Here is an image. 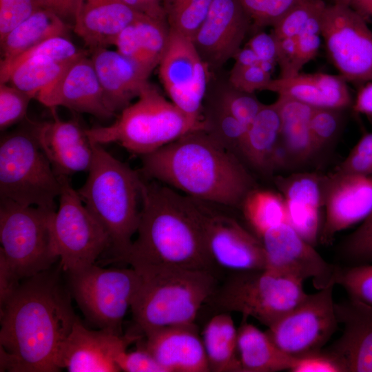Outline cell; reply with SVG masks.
<instances>
[{
  "label": "cell",
  "instance_id": "obj_1",
  "mask_svg": "<svg viewBox=\"0 0 372 372\" xmlns=\"http://www.w3.org/2000/svg\"><path fill=\"white\" fill-rule=\"evenodd\" d=\"M51 269L23 280L1 306V371H61L58 353L78 317Z\"/></svg>",
  "mask_w": 372,
  "mask_h": 372
},
{
  "label": "cell",
  "instance_id": "obj_2",
  "mask_svg": "<svg viewBox=\"0 0 372 372\" xmlns=\"http://www.w3.org/2000/svg\"><path fill=\"white\" fill-rule=\"evenodd\" d=\"M141 158L145 178L203 203L240 208L247 194L257 187L244 162L203 130Z\"/></svg>",
  "mask_w": 372,
  "mask_h": 372
},
{
  "label": "cell",
  "instance_id": "obj_3",
  "mask_svg": "<svg viewBox=\"0 0 372 372\" xmlns=\"http://www.w3.org/2000/svg\"><path fill=\"white\" fill-rule=\"evenodd\" d=\"M154 180H144L137 237L121 263L217 272L205 247L206 206Z\"/></svg>",
  "mask_w": 372,
  "mask_h": 372
},
{
  "label": "cell",
  "instance_id": "obj_4",
  "mask_svg": "<svg viewBox=\"0 0 372 372\" xmlns=\"http://www.w3.org/2000/svg\"><path fill=\"white\" fill-rule=\"evenodd\" d=\"M92 145L93 161L87 178L76 192L108 236L111 257L107 262H122L137 231L144 180L101 145Z\"/></svg>",
  "mask_w": 372,
  "mask_h": 372
},
{
  "label": "cell",
  "instance_id": "obj_5",
  "mask_svg": "<svg viewBox=\"0 0 372 372\" xmlns=\"http://www.w3.org/2000/svg\"><path fill=\"white\" fill-rule=\"evenodd\" d=\"M133 269L141 281L130 309L143 335L163 327L194 324L202 305L219 285L218 276L208 271L162 265Z\"/></svg>",
  "mask_w": 372,
  "mask_h": 372
},
{
  "label": "cell",
  "instance_id": "obj_6",
  "mask_svg": "<svg viewBox=\"0 0 372 372\" xmlns=\"http://www.w3.org/2000/svg\"><path fill=\"white\" fill-rule=\"evenodd\" d=\"M205 129L148 82L137 101L123 109L110 125L86 129L92 143H115L130 153L142 156L193 131Z\"/></svg>",
  "mask_w": 372,
  "mask_h": 372
},
{
  "label": "cell",
  "instance_id": "obj_7",
  "mask_svg": "<svg viewBox=\"0 0 372 372\" xmlns=\"http://www.w3.org/2000/svg\"><path fill=\"white\" fill-rule=\"evenodd\" d=\"M55 174L39 143L35 123L4 135L0 143V196L23 205L56 210L61 192Z\"/></svg>",
  "mask_w": 372,
  "mask_h": 372
},
{
  "label": "cell",
  "instance_id": "obj_8",
  "mask_svg": "<svg viewBox=\"0 0 372 372\" xmlns=\"http://www.w3.org/2000/svg\"><path fill=\"white\" fill-rule=\"evenodd\" d=\"M55 212L1 198L0 263L18 281L51 269L59 260L52 227Z\"/></svg>",
  "mask_w": 372,
  "mask_h": 372
},
{
  "label": "cell",
  "instance_id": "obj_9",
  "mask_svg": "<svg viewBox=\"0 0 372 372\" xmlns=\"http://www.w3.org/2000/svg\"><path fill=\"white\" fill-rule=\"evenodd\" d=\"M307 296L303 283L267 269L230 273L207 303L219 312H239L271 327Z\"/></svg>",
  "mask_w": 372,
  "mask_h": 372
},
{
  "label": "cell",
  "instance_id": "obj_10",
  "mask_svg": "<svg viewBox=\"0 0 372 372\" xmlns=\"http://www.w3.org/2000/svg\"><path fill=\"white\" fill-rule=\"evenodd\" d=\"M69 290L85 320L98 329L123 335L122 324L140 284L132 268L96 264L68 273Z\"/></svg>",
  "mask_w": 372,
  "mask_h": 372
},
{
  "label": "cell",
  "instance_id": "obj_11",
  "mask_svg": "<svg viewBox=\"0 0 372 372\" xmlns=\"http://www.w3.org/2000/svg\"><path fill=\"white\" fill-rule=\"evenodd\" d=\"M61 192L53 219L59 267L66 273L96 264L110 247L108 236L86 208L68 177H59Z\"/></svg>",
  "mask_w": 372,
  "mask_h": 372
},
{
  "label": "cell",
  "instance_id": "obj_12",
  "mask_svg": "<svg viewBox=\"0 0 372 372\" xmlns=\"http://www.w3.org/2000/svg\"><path fill=\"white\" fill-rule=\"evenodd\" d=\"M321 34L329 58L347 83L360 87L372 81V31L360 15L333 0L325 8Z\"/></svg>",
  "mask_w": 372,
  "mask_h": 372
},
{
  "label": "cell",
  "instance_id": "obj_13",
  "mask_svg": "<svg viewBox=\"0 0 372 372\" xmlns=\"http://www.w3.org/2000/svg\"><path fill=\"white\" fill-rule=\"evenodd\" d=\"M335 280L307 294L293 310L266 331L284 353L299 358L318 353L339 324L333 299Z\"/></svg>",
  "mask_w": 372,
  "mask_h": 372
},
{
  "label": "cell",
  "instance_id": "obj_14",
  "mask_svg": "<svg viewBox=\"0 0 372 372\" xmlns=\"http://www.w3.org/2000/svg\"><path fill=\"white\" fill-rule=\"evenodd\" d=\"M158 66L169 100L190 118L203 122L209 68L192 40L170 29L168 44Z\"/></svg>",
  "mask_w": 372,
  "mask_h": 372
},
{
  "label": "cell",
  "instance_id": "obj_15",
  "mask_svg": "<svg viewBox=\"0 0 372 372\" xmlns=\"http://www.w3.org/2000/svg\"><path fill=\"white\" fill-rule=\"evenodd\" d=\"M260 240L265 252V269L302 283L311 279L318 290L335 280L338 267L328 263L289 223L269 229Z\"/></svg>",
  "mask_w": 372,
  "mask_h": 372
},
{
  "label": "cell",
  "instance_id": "obj_16",
  "mask_svg": "<svg viewBox=\"0 0 372 372\" xmlns=\"http://www.w3.org/2000/svg\"><path fill=\"white\" fill-rule=\"evenodd\" d=\"M205 241L209 259L217 272L261 270L266 267L260 238L234 218L206 207Z\"/></svg>",
  "mask_w": 372,
  "mask_h": 372
},
{
  "label": "cell",
  "instance_id": "obj_17",
  "mask_svg": "<svg viewBox=\"0 0 372 372\" xmlns=\"http://www.w3.org/2000/svg\"><path fill=\"white\" fill-rule=\"evenodd\" d=\"M75 51L74 43L65 37L48 39L11 60L0 63V83H8L34 99L74 61H68L74 57Z\"/></svg>",
  "mask_w": 372,
  "mask_h": 372
},
{
  "label": "cell",
  "instance_id": "obj_18",
  "mask_svg": "<svg viewBox=\"0 0 372 372\" xmlns=\"http://www.w3.org/2000/svg\"><path fill=\"white\" fill-rule=\"evenodd\" d=\"M251 29L239 0H214L192 41L209 68L218 69L234 58Z\"/></svg>",
  "mask_w": 372,
  "mask_h": 372
},
{
  "label": "cell",
  "instance_id": "obj_19",
  "mask_svg": "<svg viewBox=\"0 0 372 372\" xmlns=\"http://www.w3.org/2000/svg\"><path fill=\"white\" fill-rule=\"evenodd\" d=\"M143 334L116 335L86 328L76 318L57 356L59 369L70 372H118L116 359Z\"/></svg>",
  "mask_w": 372,
  "mask_h": 372
},
{
  "label": "cell",
  "instance_id": "obj_20",
  "mask_svg": "<svg viewBox=\"0 0 372 372\" xmlns=\"http://www.w3.org/2000/svg\"><path fill=\"white\" fill-rule=\"evenodd\" d=\"M324 207L326 216L319 237L324 244L372 213V176L335 171L327 174Z\"/></svg>",
  "mask_w": 372,
  "mask_h": 372
},
{
  "label": "cell",
  "instance_id": "obj_21",
  "mask_svg": "<svg viewBox=\"0 0 372 372\" xmlns=\"http://www.w3.org/2000/svg\"><path fill=\"white\" fill-rule=\"evenodd\" d=\"M34 99L50 108L63 106L100 119L116 116L106 105L92 60L86 54L74 61Z\"/></svg>",
  "mask_w": 372,
  "mask_h": 372
},
{
  "label": "cell",
  "instance_id": "obj_22",
  "mask_svg": "<svg viewBox=\"0 0 372 372\" xmlns=\"http://www.w3.org/2000/svg\"><path fill=\"white\" fill-rule=\"evenodd\" d=\"M53 110L52 121L35 123L39 143L55 174L68 177L89 171L93 161V145L78 121H62Z\"/></svg>",
  "mask_w": 372,
  "mask_h": 372
},
{
  "label": "cell",
  "instance_id": "obj_23",
  "mask_svg": "<svg viewBox=\"0 0 372 372\" xmlns=\"http://www.w3.org/2000/svg\"><path fill=\"white\" fill-rule=\"evenodd\" d=\"M326 180L327 174L316 172H297L274 178V183L285 202L288 223L313 246L320 235Z\"/></svg>",
  "mask_w": 372,
  "mask_h": 372
},
{
  "label": "cell",
  "instance_id": "obj_24",
  "mask_svg": "<svg viewBox=\"0 0 372 372\" xmlns=\"http://www.w3.org/2000/svg\"><path fill=\"white\" fill-rule=\"evenodd\" d=\"M342 335L325 352L343 372H372V307L349 298L335 303Z\"/></svg>",
  "mask_w": 372,
  "mask_h": 372
},
{
  "label": "cell",
  "instance_id": "obj_25",
  "mask_svg": "<svg viewBox=\"0 0 372 372\" xmlns=\"http://www.w3.org/2000/svg\"><path fill=\"white\" fill-rule=\"evenodd\" d=\"M142 342L165 372H209L195 324L163 327L144 334Z\"/></svg>",
  "mask_w": 372,
  "mask_h": 372
},
{
  "label": "cell",
  "instance_id": "obj_26",
  "mask_svg": "<svg viewBox=\"0 0 372 372\" xmlns=\"http://www.w3.org/2000/svg\"><path fill=\"white\" fill-rule=\"evenodd\" d=\"M91 52L106 105L115 114L121 112L138 97L150 74L117 50L101 48Z\"/></svg>",
  "mask_w": 372,
  "mask_h": 372
},
{
  "label": "cell",
  "instance_id": "obj_27",
  "mask_svg": "<svg viewBox=\"0 0 372 372\" xmlns=\"http://www.w3.org/2000/svg\"><path fill=\"white\" fill-rule=\"evenodd\" d=\"M143 14L121 0H77L74 31L92 51L114 45L121 30Z\"/></svg>",
  "mask_w": 372,
  "mask_h": 372
},
{
  "label": "cell",
  "instance_id": "obj_28",
  "mask_svg": "<svg viewBox=\"0 0 372 372\" xmlns=\"http://www.w3.org/2000/svg\"><path fill=\"white\" fill-rule=\"evenodd\" d=\"M265 90L293 99L313 108L347 110L351 107L353 101L347 81L341 75L320 72H300L289 78L272 79Z\"/></svg>",
  "mask_w": 372,
  "mask_h": 372
},
{
  "label": "cell",
  "instance_id": "obj_29",
  "mask_svg": "<svg viewBox=\"0 0 372 372\" xmlns=\"http://www.w3.org/2000/svg\"><path fill=\"white\" fill-rule=\"evenodd\" d=\"M276 101L281 121L276 169L303 165L317 156L310 131L313 107L284 96Z\"/></svg>",
  "mask_w": 372,
  "mask_h": 372
},
{
  "label": "cell",
  "instance_id": "obj_30",
  "mask_svg": "<svg viewBox=\"0 0 372 372\" xmlns=\"http://www.w3.org/2000/svg\"><path fill=\"white\" fill-rule=\"evenodd\" d=\"M281 121L276 101L263 104L247 127L240 150L246 165L267 175L276 170L275 162L280 141Z\"/></svg>",
  "mask_w": 372,
  "mask_h": 372
},
{
  "label": "cell",
  "instance_id": "obj_31",
  "mask_svg": "<svg viewBox=\"0 0 372 372\" xmlns=\"http://www.w3.org/2000/svg\"><path fill=\"white\" fill-rule=\"evenodd\" d=\"M242 318L238 328V351L242 372L291 371L297 358L284 353L267 331Z\"/></svg>",
  "mask_w": 372,
  "mask_h": 372
},
{
  "label": "cell",
  "instance_id": "obj_32",
  "mask_svg": "<svg viewBox=\"0 0 372 372\" xmlns=\"http://www.w3.org/2000/svg\"><path fill=\"white\" fill-rule=\"evenodd\" d=\"M69 28L52 11L39 8L11 30L1 41V62H6L24 51L54 37H67Z\"/></svg>",
  "mask_w": 372,
  "mask_h": 372
},
{
  "label": "cell",
  "instance_id": "obj_33",
  "mask_svg": "<svg viewBox=\"0 0 372 372\" xmlns=\"http://www.w3.org/2000/svg\"><path fill=\"white\" fill-rule=\"evenodd\" d=\"M237 339L238 329L229 312L220 311L207 322L202 340L209 372H242Z\"/></svg>",
  "mask_w": 372,
  "mask_h": 372
},
{
  "label": "cell",
  "instance_id": "obj_34",
  "mask_svg": "<svg viewBox=\"0 0 372 372\" xmlns=\"http://www.w3.org/2000/svg\"><path fill=\"white\" fill-rule=\"evenodd\" d=\"M242 214L256 236L282 223H288L284 198L280 193L258 187L250 191L240 206Z\"/></svg>",
  "mask_w": 372,
  "mask_h": 372
},
{
  "label": "cell",
  "instance_id": "obj_35",
  "mask_svg": "<svg viewBox=\"0 0 372 372\" xmlns=\"http://www.w3.org/2000/svg\"><path fill=\"white\" fill-rule=\"evenodd\" d=\"M204 130L217 143L240 158V150L247 127L220 107L204 105Z\"/></svg>",
  "mask_w": 372,
  "mask_h": 372
},
{
  "label": "cell",
  "instance_id": "obj_36",
  "mask_svg": "<svg viewBox=\"0 0 372 372\" xmlns=\"http://www.w3.org/2000/svg\"><path fill=\"white\" fill-rule=\"evenodd\" d=\"M214 0H162L170 28L192 40L205 19Z\"/></svg>",
  "mask_w": 372,
  "mask_h": 372
},
{
  "label": "cell",
  "instance_id": "obj_37",
  "mask_svg": "<svg viewBox=\"0 0 372 372\" xmlns=\"http://www.w3.org/2000/svg\"><path fill=\"white\" fill-rule=\"evenodd\" d=\"M210 103L229 112L247 128L264 104L255 93L241 90L229 82L220 87Z\"/></svg>",
  "mask_w": 372,
  "mask_h": 372
},
{
  "label": "cell",
  "instance_id": "obj_38",
  "mask_svg": "<svg viewBox=\"0 0 372 372\" xmlns=\"http://www.w3.org/2000/svg\"><path fill=\"white\" fill-rule=\"evenodd\" d=\"M345 111L338 108H313L310 131L317 155L333 144L340 136L345 123Z\"/></svg>",
  "mask_w": 372,
  "mask_h": 372
},
{
  "label": "cell",
  "instance_id": "obj_39",
  "mask_svg": "<svg viewBox=\"0 0 372 372\" xmlns=\"http://www.w3.org/2000/svg\"><path fill=\"white\" fill-rule=\"evenodd\" d=\"M134 23L143 50L156 68L169 41L170 28L167 21L143 14Z\"/></svg>",
  "mask_w": 372,
  "mask_h": 372
},
{
  "label": "cell",
  "instance_id": "obj_40",
  "mask_svg": "<svg viewBox=\"0 0 372 372\" xmlns=\"http://www.w3.org/2000/svg\"><path fill=\"white\" fill-rule=\"evenodd\" d=\"M327 5L324 0H300L272 27L271 32L276 39L297 37L314 17L324 11Z\"/></svg>",
  "mask_w": 372,
  "mask_h": 372
},
{
  "label": "cell",
  "instance_id": "obj_41",
  "mask_svg": "<svg viewBox=\"0 0 372 372\" xmlns=\"http://www.w3.org/2000/svg\"><path fill=\"white\" fill-rule=\"evenodd\" d=\"M335 282L346 290L350 299L372 307L371 264L338 267Z\"/></svg>",
  "mask_w": 372,
  "mask_h": 372
},
{
  "label": "cell",
  "instance_id": "obj_42",
  "mask_svg": "<svg viewBox=\"0 0 372 372\" xmlns=\"http://www.w3.org/2000/svg\"><path fill=\"white\" fill-rule=\"evenodd\" d=\"M300 0H239L252 21L254 33L273 27Z\"/></svg>",
  "mask_w": 372,
  "mask_h": 372
},
{
  "label": "cell",
  "instance_id": "obj_43",
  "mask_svg": "<svg viewBox=\"0 0 372 372\" xmlns=\"http://www.w3.org/2000/svg\"><path fill=\"white\" fill-rule=\"evenodd\" d=\"M32 96L10 84L0 83V129L22 121L26 115Z\"/></svg>",
  "mask_w": 372,
  "mask_h": 372
},
{
  "label": "cell",
  "instance_id": "obj_44",
  "mask_svg": "<svg viewBox=\"0 0 372 372\" xmlns=\"http://www.w3.org/2000/svg\"><path fill=\"white\" fill-rule=\"evenodd\" d=\"M341 254L352 265L372 262V213L343 242Z\"/></svg>",
  "mask_w": 372,
  "mask_h": 372
},
{
  "label": "cell",
  "instance_id": "obj_45",
  "mask_svg": "<svg viewBox=\"0 0 372 372\" xmlns=\"http://www.w3.org/2000/svg\"><path fill=\"white\" fill-rule=\"evenodd\" d=\"M324 12V11L314 17L304 31L296 37L297 52L291 68L290 77L300 73L301 69L316 56L321 44L322 22Z\"/></svg>",
  "mask_w": 372,
  "mask_h": 372
},
{
  "label": "cell",
  "instance_id": "obj_46",
  "mask_svg": "<svg viewBox=\"0 0 372 372\" xmlns=\"http://www.w3.org/2000/svg\"><path fill=\"white\" fill-rule=\"evenodd\" d=\"M335 171L372 176V132L362 136Z\"/></svg>",
  "mask_w": 372,
  "mask_h": 372
},
{
  "label": "cell",
  "instance_id": "obj_47",
  "mask_svg": "<svg viewBox=\"0 0 372 372\" xmlns=\"http://www.w3.org/2000/svg\"><path fill=\"white\" fill-rule=\"evenodd\" d=\"M39 8L35 0H0V40Z\"/></svg>",
  "mask_w": 372,
  "mask_h": 372
},
{
  "label": "cell",
  "instance_id": "obj_48",
  "mask_svg": "<svg viewBox=\"0 0 372 372\" xmlns=\"http://www.w3.org/2000/svg\"><path fill=\"white\" fill-rule=\"evenodd\" d=\"M134 23L121 30L117 35L114 45L121 54L136 63L150 74L155 68L141 46Z\"/></svg>",
  "mask_w": 372,
  "mask_h": 372
},
{
  "label": "cell",
  "instance_id": "obj_49",
  "mask_svg": "<svg viewBox=\"0 0 372 372\" xmlns=\"http://www.w3.org/2000/svg\"><path fill=\"white\" fill-rule=\"evenodd\" d=\"M116 362L121 371L165 372L162 366L145 347L142 337L138 340L137 349L125 351L118 355Z\"/></svg>",
  "mask_w": 372,
  "mask_h": 372
},
{
  "label": "cell",
  "instance_id": "obj_50",
  "mask_svg": "<svg viewBox=\"0 0 372 372\" xmlns=\"http://www.w3.org/2000/svg\"><path fill=\"white\" fill-rule=\"evenodd\" d=\"M272 79L271 74L259 65H255L237 72H229L228 82L241 90L255 93L265 90Z\"/></svg>",
  "mask_w": 372,
  "mask_h": 372
},
{
  "label": "cell",
  "instance_id": "obj_51",
  "mask_svg": "<svg viewBox=\"0 0 372 372\" xmlns=\"http://www.w3.org/2000/svg\"><path fill=\"white\" fill-rule=\"evenodd\" d=\"M245 45L250 48L260 60V66L271 74L277 63L278 43L273 34L262 30L254 33Z\"/></svg>",
  "mask_w": 372,
  "mask_h": 372
},
{
  "label": "cell",
  "instance_id": "obj_52",
  "mask_svg": "<svg viewBox=\"0 0 372 372\" xmlns=\"http://www.w3.org/2000/svg\"><path fill=\"white\" fill-rule=\"evenodd\" d=\"M292 372H343L340 364L325 351L297 358Z\"/></svg>",
  "mask_w": 372,
  "mask_h": 372
},
{
  "label": "cell",
  "instance_id": "obj_53",
  "mask_svg": "<svg viewBox=\"0 0 372 372\" xmlns=\"http://www.w3.org/2000/svg\"><path fill=\"white\" fill-rule=\"evenodd\" d=\"M278 43L277 64L280 73V78H289L297 52L296 37L276 39Z\"/></svg>",
  "mask_w": 372,
  "mask_h": 372
},
{
  "label": "cell",
  "instance_id": "obj_54",
  "mask_svg": "<svg viewBox=\"0 0 372 372\" xmlns=\"http://www.w3.org/2000/svg\"><path fill=\"white\" fill-rule=\"evenodd\" d=\"M40 8L50 10L62 19H73L77 0H35Z\"/></svg>",
  "mask_w": 372,
  "mask_h": 372
},
{
  "label": "cell",
  "instance_id": "obj_55",
  "mask_svg": "<svg viewBox=\"0 0 372 372\" xmlns=\"http://www.w3.org/2000/svg\"><path fill=\"white\" fill-rule=\"evenodd\" d=\"M351 109L355 113L372 116V81L359 87Z\"/></svg>",
  "mask_w": 372,
  "mask_h": 372
},
{
  "label": "cell",
  "instance_id": "obj_56",
  "mask_svg": "<svg viewBox=\"0 0 372 372\" xmlns=\"http://www.w3.org/2000/svg\"><path fill=\"white\" fill-rule=\"evenodd\" d=\"M234 59V63L230 72H237L249 66L260 65V60L257 55L247 45L241 47Z\"/></svg>",
  "mask_w": 372,
  "mask_h": 372
},
{
  "label": "cell",
  "instance_id": "obj_57",
  "mask_svg": "<svg viewBox=\"0 0 372 372\" xmlns=\"http://www.w3.org/2000/svg\"><path fill=\"white\" fill-rule=\"evenodd\" d=\"M349 6L366 22L372 19V0H339Z\"/></svg>",
  "mask_w": 372,
  "mask_h": 372
},
{
  "label": "cell",
  "instance_id": "obj_58",
  "mask_svg": "<svg viewBox=\"0 0 372 372\" xmlns=\"http://www.w3.org/2000/svg\"><path fill=\"white\" fill-rule=\"evenodd\" d=\"M123 3L131 7L136 11L146 14L152 18H156L154 13L143 0H121Z\"/></svg>",
  "mask_w": 372,
  "mask_h": 372
},
{
  "label": "cell",
  "instance_id": "obj_59",
  "mask_svg": "<svg viewBox=\"0 0 372 372\" xmlns=\"http://www.w3.org/2000/svg\"><path fill=\"white\" fill-rule=\"evenodd\" d=\"M149 6L156 19L166 20L162 7V0H143ZM167 21V20H166Z\"/></svg>",
  "mask_w": 372,
  "mask_h": 372
}]
</instances>
